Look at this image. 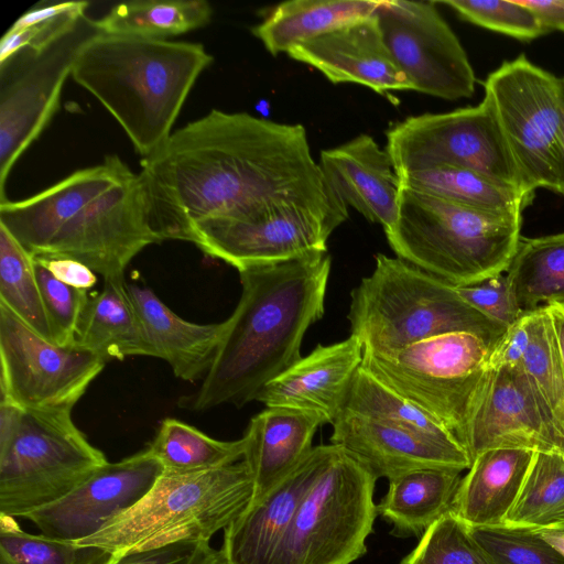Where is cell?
Instances as JSON below:
<instances>
[{"instance_id": "obj_1", "label": "cell", "mask_w": 564, "mask_h": 564, "mask_svg": "<svg viewBox=\"0 0 564 564\" xmlns=\"http://www.w3.org/2000/svg\"><path fill=\"white\" fill-rule=\"evenodd\" d=\"M151 223L191 242L195 224L240 217L281 198L330 188L305 128L213 109L141 161Z\"/></svg>"}, {"instance_id": "obj_2", "label": "cell", "mask_w": 564, "mask_h": 564, "mask_svg": "<svg viewBox=\"0 0 564 564\" xmlns=\"http://www.w3.org/2000/svg\"><path fill=\"white\" fill-rule=\"evenodd\" d=\"M0 224L32 258L76 260L105 281L124 279L139 252L163 241L140 174L115 154L29 198L0 203Z\"/></svg>"}, {"instance_id": "obj_3", "label": "cell", "mask_w": 564, "mask_h": 564, "mask_svg": "<svg viewBox=\"0 0 564 564\" xmlns=\"http://www.w3.org/2000/svg\"><path fill=\"white\" fill-rule=\"evenodd\" d=\"M332 267L326 252L239 270L241 296L202 386L181 408L242 406L293 366L308 327L324 315Z\"/></svg>"}, {"instance_id": "obj_4", "label": "cell", "mask_w": 564, "mask_h": 564, "mask_svg": "<svg viewBox=\"0 0 564 564\" xmlns=\"http://www.w3.org/2000/svg\"><path fill=\"white\" fill-rule=\"evenodd\" d=\"M213 56L199 43L96 32L77 48L70 76L121 126L144 159L171 130Z\"/></svg>"}, {"instance_id": "obj_5", "label": "cell", "mask_w": 564, "mask_h": 564, "mask_svg": "<svg viewBox=\"0 0 564 564\" xmlns=\"http://www.w3.org/2000/svg\"><path fill=\"white\" fill-rule=\"evenodd\" d=\"M350 297V335L364 351H394L457 332L476 334L494 348L508 329L471 307L454 285L383 253Z\"/></svg>"}, {"instance_id": "obj_6", "label": "cell", "mask_w": 564, "mask_h": 564, "mask_svg": "<svg viewBox=\"0 0 564 564\" xmlns=\"http://www.w3.org/2000/svg\"><path fill=\"white\" fill-rule=\"evenodd\" d=\"M521 223L401 185L398 217L386 236L398 258L463 286L507 271Z\"/></svg>"}, {"instance_id": "obj_7", "label": "cell", "mask_w": 564, "mask_h": 564, "mask_svg": "<svg viewBox=\"0 0 564 564\" xmlns=\"http://www.w3.org/2000/svg\"><path fill=\"white\" fill-rule=\"evenodd\" d=\"M252 496L253 480L243 459L192 474L163 471L138 503L75 543L112 555L209 541L240 516Z\"/></svg>"}, {"instance_id": "obj_8", "label": "cell", "mask_w": 564, "mask_h": 564, "mask_svg": "<svg viewBox=\"0 0 564 564\" xmlns=\"http://www.w3.org/2000/svg\"><path fill=\"white\" fill-rule=\"evenodd\" d=\"M106 463L73 422L72 409L22 410L0 401V514L24 518Z\"/></svg>"}, {"instance_id": "obj_9", "label": "cell", "mask_w": 564, "mask_h": 564, "mask_svg": "<svg viewBox=\"0 0 564 564\" xmlns=\"http://www.w3.org/2000/svg\"><path fill=\"white\" fill-rule=\"evenodd\" d=\"M491 350L480 336L457 332L394 351H364L361 366L432 416L463 445L489 370Z\"/></svg>"}, {"instance_id": "obj_10", "label": "cell", "mask_w": 564, "mask_h": 564, "mask_svg": "<svg viewBox=\"0 0 564 564\" xmlns=\"http://www.w3.org/2000/svg\"><path fill=\"white\" fill-rule=\"evenodd\" d=\"M347 207L332 188L285 197L245 216L197 223L191 242L238 271L285 262L326 252Z\"/></svg>"}, {"instance_id": "obj_11", "label": "cell", "mask_w": 564, "mask_h": 564, "mask_svg": "<svg viewBox=\"0 0 564 564\" xmlns=\"http://www.w3.org/2000/svg\"><path fill=\"white\" fill-rule=\"evenodd\" d=\"M376 481L344 448L328 444L325 463L294 516L281 564H351L364 556L378 516Z\"/></svg>"}, {"instance_id": "obj_12", "label": "cell", "mask_w": 564, "mask_h": 564, "mask_svg": "<svg viewBox=\"0 0 564 564\" xmlns=\"http://www.w3.org/2000/svg\"><path fill=\"white\" fill-rule=\"evenodd\" d=\"M484 88L523 187L531 193L536 188L555 192L561 78L519 55L491 72Z\"/></svg>"}, {"instance_id": "obj_13", "label": "cell", "mask_w": 564, "mask_h": 564, "mask_svg": "<svg viewBox=\"0 0 564 564\" xmlns=\"http://www.w3.org/2000/svg\"><path fill=\"white\" fill-rule=\"evenodd\" d=\"M386 150L397 175L449 165L478 171L527 191L486 98L475 107L411 116L392 124L387 131Z\"/></svg>"}, {"instance_id": "obj_14", "label": "cell", "mask_w": 564, "mask_h": 564, "mask_svg": "<svg viewBox=\"0 0 564 564\" xmlns=\"http://www.w3.org/2000/svg\"><path fill=\"white\" fill-rule=\"evenodd\" d=\"M0 400L22 410L72 409L106 361L48 340L0 304Z\"/></svg>"}, {"instance_id": "obj_15", "label": "cell", "mask_w": 564, "mask_h": 564, "mask_svg": "<svg viewBox=\"0 0 564 564\" xmlns=\"http://www.w3.org/2000/svg\"><path fill=\"white\" fill-rule=\"evenodd\" d=\"M98 30L84 18L78 28L40 55L21 51L0 65V203L6 182L21 154L56 112L63 85L80 44Z\"/></svg>"}, {"instance_id": "obj_16", "label": "cell", "mask_w": 564, "mask_h": 564, "mask_svg": "<svg viewBox=\"0 0 564 564\" xmlns=\"http://www.w3.org/2000/svg\"><path fill=\"white\" fill-rule=\"evenodd\" d=\"M376 15L390 54L413 90L446 100L474 95L473 66L435 1H380Z\"/></svg>"}, {"instance_id": "obj_17", "label": "cell", "mask_w": 564, "mask_h": 564, "mask_svg": "<svg viewBox=\"0 0 564 564\" xmlns=\"http://www.w3.org/2000/svg\"><path fill=\"white\" fill-rule=\"evenodd\" d=\"M463 445L470 459L491 448H523L564 456V435L524 371L489 367Z\"/></svg>"}, {"instance_id": "obj_18", "label": "cell", "mask_w": 564, "mask_h": 564, "mask_svg": "<svg viewBox=\"0 0 564 564\" xmlns=\"http://www.w3.org/2000/svg\"><path fill=\"white\" fill-rule=\"evenodd\" d=\"M162 473V465L145 448L119 462L106 463L67 495L24 518L41 534L77 542L138 503Z\"/></svg>"}, {"instance_id": "obj_19", "label": "cell", "mask_w": 564, "mask_h": 564, "mask_svg": "<svg viewBox=\"0 0 564 564\" xmlns=\"http://www.w3.org/2000/svg\"><path fill=\"white\" fill-rule=\"evenodd\" d=\"M330 443L344 448L377 479L420 468L468 469L471 459L456 441L444 442L350 412H340Z\"/></svg>"}, {"instance_id": "obj_20", "label": "cell", "mask_w": 564, "mask_h": 564, "mask_svg": "<svg viewBox=\"0 0 564 564\" xmlns=\"http://www.w3.org/2000/svg\"><path fill=\"white\" fill-rule=\"evenodd\" d=\"M328 445H317L262 498L251 501L225 530L223 564H281L282 551L305 492L318 476Z\"/></svg>"}, {"instance_id": "obj_21", "label": "cell", "mask_w": 564, "mask_h": 564, "mask_svg": "<svg viewBox=\"0 0 564 564\" xmlns=\"http://www.w3.org/2000/svg\"><path fill=\"white\" fill-rule=\"evenodd\" d=\"M286 54L334 84H359L381 95L413 90L386 45L376 12L293 46Z\"/></svg>"}, {"instance_id": "obj_22", "label": "cell", "mask_w": 564, "mask_h": 564, "mask_svg": "<svg viewBox=\"0 0 564 564\" xmlns=\"http://www.w3.org/2000/svg\"><path fill=\"white\" fill-rule=\"evenodd\" d=\"M364 348L352 335L332 345H317L307 356L268 382L256 401L316 412L333 424L344 408Z\"/></svg>"}, {"instance_id": "obj_23", "label": "cell", "mask_w": 564, "mask_h": 564, "mask_svg": "<svg viewBox=\"0 0 564 564\" xmlns=\"http://www.w3.org/2000/svg\"><path fill=\"white\" fill-rule=\"evenodd\" d=\"M319 167L330 188L347 205L384 232L394 225L401 183L388 151L361 133L319 154Z\"/></svg>"}, {"instance_id": "obj_24", "label": "cell", "mask_w": 564, "mask_h": 564, "mask_svg": "<svg viewBox=\"0 0 564 564\" xmlns=\"http://www.w3.org/2000/svg\"><path fill=\"white\" fill-rule=\"evenodd\" d=\"M325 423L316 412L282 406H267L250 420L243 435V460L253 480L251 501L262 498L300 465Z\"/></svg>"}, {"instance_id": "obj_25", "label": "cell", "mask_w": 564, "mask_h": 564, "mask_svg": "<svg viewBox=\"0 0 564 564\" xmlns=\"http://www.w3.org/2000/svg\"><path fill=\"white\" fill-rule=\"evenodd\" d=\"M131 300L155 349L174 375L186 381L208 373L226 330V321L214 324L187 322L145 286L127 283Z\"/></svg>"}, {"instance_id": "obj_26", "label": "cell", "mask_w": 564, "mask_h": 564, "mask_svg": "<svg viewBox=\"0 0 564 564\" xmlns=\"http://www.w3.org/2000/svg\"><path fill=\"white\" fill-rule=\"evenodd\" d=\"M535 452L491 448L471 460L451 511L468 527L500 525L520 492Z\"/></svg>"}, {"instance_id": "obj_27", "label": "cell", "mask_w": 564, "mask_h": 564, "mask_svg": "<svg viewBox=\"0 0 564 564\" xmlns=\"http://www.w3.org/2000/svg\"><path fill=\"white\" fill-rule=\"evenodd\" d=\"M490 367L518 366L564 435V368L544 306L524 312L492 348Z\"/></svg>"}, {"instance_id": "obj_28", "label": "cell", "mask_w": 564, "mask_h": 564, "mask_svg": "<svg viewBox=\"0 0 564 564\" xmlns=\"http://www.w3.org/2000/svg\"><path fill=\"white\" fill-rule=\"evenodd\" d=\"M75 344L105 361L131 356L156 358L124 279L105 281L104 289L89 296L77 325Z\"/></svg>"}, {"instance_id": "obj_29", "label": "cell", "mask_w": 564, "mask_h": 564, "mask_svg": "<svg viewBox=\"0 0 564 564\" xmlns=\"http://www.w3.org/2000/svg\"><path fill=\"white\" fill-rule=\"evenodd\" d=\"M460 470L420 468L389 479V489L377 513L392 525L395 536H421L451 510L462 480Z\"/></svg>"}, {"instance_id": "obj_30", "label": "cell", "mask_w": 564, "mask_h": 564, "mask_svg": "<svg viewBox=\"0 0 564 564\" xmlns=\"http://www.w3.org/2000/svg\"><path fill=\"white\" fill-rule=\"evenodd\" d=\"M380 1L292 0L278 4L252 28L272 55L372 15Z\"/></svg>"}, {"instance_id": "obj_31", "label": "cell", "mask_w": 564, "mask_h": 564, "mask_svg": "<svg viewBox=\"0 0 564 564\" xmlns=\"http://www.w3.org/2000/svg\"><path fill=\"white\" fill-rule=\"evenodd\" d=\"M402 186L485 213L522 218L534 194L478 171L438 165L402 173Z\"/></svg>"}, {"instance_id": "obj_32", "label": "cell", "mask_w": 564, "mask_h": 564, "mask_svg": "<svg viewBox=\"0 0 564 564\" xmlns=\"http://www.w3.org/2000/svg\"><path fill=\"white\" fill-rule=\"evenodd\" d=\"M212 15L205 0H133L116 4L94 25L106 34L167 40L205 26Z\"/></svg>"}, {"instance_id": "obj_33", "label": "cell", "mask_w": 564, "mask_h": 564, "mask_svg": "<svg viewBox=\"0 0 564 564\" xmlns=\"http://www.w3.org/2000/svg\"><path fill=\"white\" fill-rule=\"evenodd\" d=\"M523 312L564 305V232L522 238L506 271Z\"/></svg>"}, {"instance_id": "obj_34", "label": "cell", "mask_w": 564, "mask_h": 564, "mask_svg": "<svg viewBox=\"0 0 564 564\" xmlns=\"http://www.w3.org/2000/svg\"><path fill=\"white\" fill-rule=\"evenodd\" d=\"M147 449L164 473L192 474L225 467L243 459L246 440L218 441L176 419H164Z\"/></svg>"}, {"instance_id": "obj_35", "label": "cell", "mask_w": 564, "mask_h": 564, "mask_svg": "<svg viewBox=\"0 0 564 564\" xmlns=\"http://www.w3.org/2000/svg\"><path fill=\"white\" fill-rule=\"evenodd\" d=\"M502 524L535 532H564V456L534 453Z\"/></svg>"}, {"instance_id": "obj_36", "label": "cell", "mask_w": 564, "mask_h": 564, "mask_svg": "<svg viewBox=\"0 0 564 564\" xmlns=\"http://www.w3.org/2000/svg\"><path fill=\"white\" fill-rule=\"evenodd\" d=\"M343 411L405 429L430 438L458 442L432 416L362 366L352 378Z\"/></svg>"}, {"instance_id": "obj_37", "label": "cell", "mask_w": 564, "mask_h": 564, "mask_svg": "<svg viewBox=\"0 0 564 564\" xmlns=\"http://www.w3.org/2000/svg\"><path fill=\"white\" fill-rule=\"evenodd\" d=\"M0 304L13 312L35 333L52 340L33 258L2 224H0Z\"/></svg>"}, {"instance_id": "obj_38", "label": "cell", "mask_w": 564, "mask_h": 564, "mask_svg": "<svg viewBox=\"0 0 564 564\" xmlns=\"http://www.w3.org/2000/svg\"><path fill=\"white\" fill-rule=\"evenodd\" d=\"M87 1L44 3L22 14L0 41V65L25 50L40 55L74 32L85 18Z\"/></svg>"}, {"instance_id": "obj_39", "label": "cell", "mask_w": 564, "mask_h": 564, "mask_svg": "<svg viewBox=\"0 0 564 564\" xmlns=\"http://www.w3.org/2000/svg\"><path fill=\"white\" fill-rule=\"evenodd\" d=\"M102 550L24 532L15 518L0 514V564H99Z\"/></svg>"}, {"instance_id": "obj_40", "label": "cell", "mask_w": 564, "mask_h": 564, "mask_svg": "<svg viewBox=\"0 0 564 564\" xmlns=\"http://www.w3.org/2000/svg\"><path fill=\"white\" fill-rule=\"evenodd\" d=\"M399 564H494L453 511L440 517Z\"/></svg>"}, {"instance_id": "obj_41", "label": "cell", "mask_w": 564, "mask_h": 564, "mask_svg": "<svg viewBox=\"0 0 564 564\" xmlns=\"http://www.w3.org/2000/svg\"><path fill=\"white\" fill-rule=\"evenodd\" d=\"M469 528L494 564H564V554L539 532L505 524Z\"/></svg>"}, {"instance_id": "obj_42", "label": "cell", "mask_w": 564, "mask_h": 564, "mask_svg": "<svg viewBox=\"0 0 564 564\" xmlns=\"http://www.w3.org/2000/svg\"><path fill=\"white\" fill-rule=\"evenodd\" d=\"M435 3L449 7L465 21L520 41H531L546 33L534 13L520 0H446Z\"/></svg>"}, {"instance_id": "obj_43", "label": "cell", "mask_w": 564, "mask_h": 564, "mask_svg": "<svg viewBox=\"0 0 564 564\" xmlns=\"http://www.w3.org/2000/svg\"><path fill=\"white\" fill-rule=\"evenodd\" d=\"M34 269L52 340L61 346L74 344L79 318L89 299L88 292L61 282L36 261Z\"/></svg>"}, {"instance_id": "obj_44", "label": "cell", "mask_w": 564, "mask_h": 564, "mask_svg": "<svg viewBox=\"0 0 564 564\" xmlns=\"http://www.w3.org/2000/svg\"><path fill=\"white\" fill-rule=\"evenodd\" d=\"M455 288L471 307L506 328L524 313L514 299L506 272Z\"/></svg>"}, {"instance_id": "obj_45", "label": "cell", "mask_w": 564, "mask_h": 564, "mask_svg": "<svg viewBox=\"0 0 564 564\" xmlns=\"http://www.w3.org/2000/svg\"><path fill=\"white\" fill-rule=\"evenodd\" d=\"M99 564H223V556L209 541H182L108 555Z\"/></svg>"}, {"instance_id": "obj_46", "label": "cell", "mask_w": 564, "mask_h": 564, "mask_svg": "<svg viewBox=\"0 0 564 564\" xmlns=\"http://www.w3.org/2000/svg\"><path fill=\"white\" fill-rule=\"evenodd\" d=\"M33 260L69 286L88 291L97 282L95 272L76 260L53 257H36Z\"/></svg>"}, {"instance_id": "obj_47", "label": "cell", "mask_w": 564, "mask_h": 564, "mask_svg": "<svg viewBox=\"0 0 564 564\" xmlns=\"http://www.w3.org/2000/svg\"><path fill=\"white\" fill-rule=\"evenodd\" d=\"M546 31L564 32V0H520Z\"/></svg>"}, {"instance_id": "obj_48", "label": "cell", "mask_w": 564, "mask_h": 564, "mask_svg": "<svg viewBox=\"0 0 564 564\" xmlns=\"http://www.w3.org/2000/svg\"><path fill=\"white\" fill-rule=\"evenodd\" d=\"M550 317L556 348L564 368V305L547 304L544 306Z\"/></svg>"}, {"instance_id": "obj_49", "label": "cell", "mask_w": 564, "mask_h": 564, "mask_svg": "<svg viewBox=\"0 0 564 564\" xmlns=\"http://www.w3.org/2000/svg\"><path fill=\"white\" fill-rule=\"evenodd\" d=\"M561 86L563 96V113L558 142V162L555 193L564 196V77L561 78Z\"/></svg>"}, {"instance_id": "obj_50", "label": "cell", "mask_w": 564, "mask_h": 564, "mask_svg": "<svg viewBox=\"0 0 564 564\" xmlns=\"http://www.w3.org/2000/svg\"><path fill=\"white\" fill-rule=\"evenodd\" d=\"M547 542L564 554V532H539Z\"/></svg>"}]
</instances>
